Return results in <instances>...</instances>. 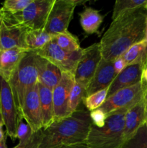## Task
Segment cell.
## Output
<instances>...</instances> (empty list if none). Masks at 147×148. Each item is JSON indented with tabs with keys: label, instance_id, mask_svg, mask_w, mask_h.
I'll return each instance as SVG.
<instances>
[{
	"label": "cell",
	"instance_id": "1",
	"mask_svg": "<svg viewBox=\"0 0 147 148\" xmlns=\"http://www.w3.org/2000/svg\"><path fill=\"white\" fill-rule=\"evenodd\" d=\"M146 16V10L142 8L126 12L112 20L99 42L102 58L113 62L144 40Z\"/></svg>",
	"mask_w": 147,
	"mask_h": 148
},
{
	"label": "cell",
	"instance_id": "2",
	"mask_svg": "<svg viewBox=\"0 0 147 148\" xmlns=\"http://www.w3.org/2000/svg\"><path fill=\"white\" fill-rule=\"evenodd\" d=\"M92 125L89 111L77 110L43 130L39 148H55L86 143Z\"/></svg>",
	"mask_w": 147,
	"mask_h": 148
},
{
	"label": "cell",
	"instance_id": "3",
	"mask_svg": "<svg viewBox=\"0 0 147 148\" xmlns=\"http://www.w3.org/2000/svg\"><path fill=\"white\" fill-rule=\"evenodd\" d=\"M128 110L122 109L110 114L101 128L92 124L86 144L89 148H122L125 116Z\"/></svg>",
	"mask_w": 147,
	"mask_h": 148
},
{
	"label": "cell",
	"instance_id": "4",
	"mask_svg": "<svg viewBox=\"0 0 147 148\" xmlns=\"http://www.w3.org/2000/svg\"><path fill=\"white\" fill-rule=\"evenodd\" d=\"M35 57V52L28 51L8 82L20 115L26 94L38 83Z\"/></svg>",
	"mask_w": 147,
	"mask_h": 148
},
{
	"label": "cell",
	"instance_id": "5",
	"mask_svg": "<svg viewBox=\"0 0 147 148\" xmlns=\"http://www.w3.org/2000/svg\"><path fill=\"white\" fill-rule=\"evenodd\" d=\"M147 85L143 81L123 88L107 98L105 103L99 108L108 117L110 114L120 110L131 109L145 97Z\"/></svg>",
	"mask_w": 147,
	"mask_h": 148
},
{
	"label": "cell",
	"instance_id": "6",
	"mask_svg": "<svg viewBox=\"0 0 147 148\" xmlns=\"http://www.w3.org/2000/svg\"><path fill=\"white\" fill-rule=\"evenodd\" d=\"M0 114L6 128V134L12 140L17 139V132L22 117L16 106L8 82L0 76Z\"/></svg>",
	"mask_w": 147,
	"mask_h": 148
},
{
	"label": "cell",
	"instance_id": "7",
	"mask_svg": "<svg viewBox=\"0 0 147 148\" xmlns=\"http://www.w3.org/2000/svg\"><path fill=\"white\" fill-rule=\"evenodd\" d=\"M55 0H33L20 12L13 14L14 18L28 30L44 29Z\"/></svg>",
	"mask_w": 147,
	"mask_h": 148
},
{
	"label": "cell",
	"instance_id": "8",
	"mask_svg": "<svg viewBox=\"0 0 147 148\" xmlns=\"http://www.w3.org/2000/svg\"><path fill=\"white\" fill-rule=\"evenodd\" d=\"M82 51L83 49L78 51L68 52L61 49L52 39L44 47L34 52L56 65L62 72L74 75Z\"/></svg>",
	"mask_w": 147,
	"mask_h": 148
},
{
	"label": "cell",
	"instance_id": "9",
	"mask_svg": "<svg viewBox=\"0 0 147 148\" xmlns=\"http://www.w3.org/2000/svg\"><path fill=\"white\" fill-rule=\"evenodd\" d=\"M27 30L28 29L19 23L12 14L3 10L2 19L0 25L1 50L13 48H22L27 50L25 44Z\"/></svg>",
	"mask_w": 147,
	"mask_h": 148
},
{
	"label": "cell",
	"instance_id": "10",
	"mask_svg": "<svg viewBox=\"0 0 147 148\" xmlns=\"http://www.w3.org/2000/svg\"><path fill=\"white\" fill-rule=\"evenodd\" d=\"M76 7L74 0H55L44 30L53 36L68 30Z\"/></svg>",
	"mask_w": 147,
	"mask_h": 148
},
{
	"label": "cell",
	"instance_id": "11",
	"mask_svg": "<svg viewBox=\"0 0 147 148\" xmlns=\"http://www.w3.org/2000/svg\"><path fill=\"white\" fill-rule=\"evenodd\" d=\"M102 59L99 43H93L83 49L82 54L75 70V82L86 88L93 77L99 62Z\"/></svg>",
	"mask_w": 147,
	"mask_h": 148
},
{
	"label": "cell",
	"instance_id": "12",
	"mask_svg": "<svg viewBox=\"0 0 147 148\" xmlns=\"http://www.w3.org/2000/svg\"><path fill=\"white\" fill-rule=\"evenodd\" d=\"M74 82V75L63 72L60 82L53 89L55 121L64 119L70 115L69 112V100Z\"/></svg>",
	"mask_w": 147,
	"mask_h": 148
},
{
	"label": "cell",
	"instance_id": "13",
	"mask_svg": "<svg viewBox=\"0 0 147 148\" xmlns=\"http://www.w3.org/2000/svg\"><path fill=\"white\" fill-rule=\"evenodd\" d=\"M21 115L22 119L28 124L33 133L43 129L37 84L29 90L26 94L22 108Z\"/></svg>",
	"mask_w": 147,
	"mask_h": 148
},
{
	"label": "cell",
	"instance_id": "14",
	"mask_svg": "<svg viewBox=\"0 0 147 148\" xmlns=\"http://www.w3.org/2000/svg\"><path fill=\"white\" fill-rule=\"evenodd\" d=\"M146 65V62L141 61L125 66V69L115 77L110 86L108 98L120 90L133 86L141 82L142 79L143 71Z\"/></svg>",
	"mask_w": 147,
	"mask_h": 148
},
{
	"label": "cell",
	"instance_id": "15",
	"mask_svg": "<svg viewBox=\"0 0 147 148\" xmlns=\"http://www.w3.org/2000/svg\"><path fill=\"white\" fill-rule=\"evenodd\" d=\"M116 76L114 69V61H108L102 58L93 77L85 90V97L110 88Z\"/></svg>",
	"mask_w": 147,
	"mask_h": 148
},
{
	"label": "cell",
	"instance_id": "16",
	"mask_svg": "<svg viewBox=\"0 0 147 148\" xmlns=\"http://www.w3.org/2000/svg\"><path fill=\"white\" fill-rule=\"evenodd\" d=\"M147 121V103L146 95L138 103L128 110L125 116L124 143Z\"/></svg>",
	"mask_w": 147,
	"mask_h": 148
},
{
	"label": "cell",
	"instance_id": "17",
	"mask_svg": "<svg viewBox=\"0 0 147 148\" xmlns=\"http://www.w3.org/2000/svg\"><path fill=\"white\" fill-rule=\"evenodd\" d=\"M35 53L38 82L53 90L60 82L63 72L48 59Z\"/></svg>",
	"mask_w": 147,
	"mask_h": 148
},
{
	"label": "cell",
	"instance_id": "18",
	"mask_svg": "<svg viewBox=\"0 0 147 148\" xmlns=\"http://www.w3.org/2000/svg\"><path fill=\"white\" fill-rule=\"evenodd\" d=\"M28 50L22 48L1 50L0 51V76L7 82L18 67L20 62Z\"/></svg>",
	"mask_w": 147,
	"mask_h": 148
},
{
	"label": "cell",
	"instance_id": "19",
	"mask_svg": "<svg viewBox=\"0 0 147 148\" xmlns=\"http://www.w3.org/2000/svg\"><path fill=\"white\" fill-rule=\"evenodd\" d=\"M37 88L43 119V130H45L55 121L53 90L40 82L37 83Z\"/></svg>",
	"mask_w": 147,
	"mask_h": 148
},
{
	"label": "cell",
	"instance_id": "20",
	"mask_svg": "<svg viewBox=\"0 0 147 148\" xmlns=\"http://www.w3.org/2000/svg\"><path fill=\"white\" fill-rule=\"evenodd\" d=\"M80 17V25L86 34H94L98 32L104 17L99 12L90 7H85L79 14Z\"/></svg>",
	"mask_w": 147,
	"mask_h": 148
},
{
	"label": "cell",
	"instance_id": "21",
	"mask_svg": "<svg viewBox=\"0 0 147 148\" xmlns=\"http://www.w3.org/2000/svg\"><path fill=\"white\" fill-rule=\"evenodd\" d=\"M53 38V36L48 33L44 29L28 30L25 37L26 47L28 51H36L44 47Z\"/></svg>",
	"mask_w": 147,
	"mask_h": 148
},
{
	"label": "cell",
	"instance_id": "22",
	"mask_svg": "<svg viewBox=\"0 0 147 148\" xmlns=\"http://www.w3.org/2000/svg\"><path fill=\"white\" fill-rule=\"evenodd\" d=\"M121 57L126 66L141 61L147 62V43L146 40H143L131 46Z\"/></svg>",
	"mask_w": 147,
	"mask_h": 148
},
{
	"label": "cell",
	"instance_id": "23",
	"mask_svg": "<svg viewBox=\"0 0 147 148\" xmlns=\"http://www.w3.org/2000/svg\"><path fill=\"white\" fill-rule=\"evenodd\" d=\"M146 7L147 0H116L112 11V20L126 12L142 8L146 10Z\"/></svg>",
	"mask_w": 147,
	"mask_h": 148
},
{
	"label": "cell",
	"instance_id": "24",
	"mask_svg": "<svg viewBox=\"0 0 147 148\" xmlns=\"http://www.w3.org/2000/svg\"><path fill=\"white\" fill-rule=\"evenodd\" d=\"M53 39L61 49L68 52L78 51L82 49L77 38L69 30L55 35Z\"/></svg>",
	"mask_w": 147,
	"mask_h": 148
},
{
	"label": "cell",
	"instance_id": "25",
	"mask_svg": "<svg viewBox=\"0 0 147 148\" xmlns=\"http://www.w3.org/2000/svg\"><path fill=\"white\" fill-rule=\"evenodd\" d=\"M122 148H147V121L125 142Z\"/></svg>",
	"mask_w": 147,
	"mask_h": 148
},
{
	"label": "cell",
	"instance_id": "26",
	"mask_svg": "<svg viewBox=\"0 0 147 148\" xmlns=\"http://www.w3.org/2000/svg\"><path fill=\"white\" fill-rule=\"evenodd\" d=\"M108 90L109 88L101 90L84 98L82 102L89 112L98 109L105 103L108 98Z\"/></svg>",
	"mask_w": 147,
	"mask_h": 148
},
{
	"label": "cell",
	"instance_id": "27",
	"mask_svg": "<svg viewBox=\"0 0 147 148\" xmlns=\"http://www.w3.org/2000/svg\"><path fill=\"white\" fill-rule=\"evenodd\" d=\"M86 88L78 82H74L71 90L69 100V112L71 114L78 110V107L85 98Z\"/></svg>",
	"mask_w": 147,
	"mask_h": 148
},
{
	"label": "cell",
	"instance_id": "28",
	"mask_svg": "<svg viewBox=\"0 0 147 148\" xmlns=\"http://www.w3.org/2000/svg\"><path fill=\"white\" fill-rule=\"evenodd\" d=\"M33 0H7L2 3V10L13 14L24 10Z\"/></svg>",
	"mask_w": 147,
	"mask_h": 148
},
{
	"label": "cell",
	"instance_id": "29",
	"mask_svg": "<svg viewBox=\"0 0 147 148\" xmlns=\"http://www.w3.org/2000/svg\"><path fill=\"white\" fill-rule=\"evenodd\" d=\"M34 133L28 124H24L22 121L19 124L17 132V139L19 140V144H24L30 140Z\"/></svg>",
	"mask_w": 147,
	"mask_h": 148
},
{
	"label": "cell",
	"instance_id": "30",
	"mask_svg": "<svg viewBox=\"0 0 147 148\" xmlns=\"http://www.w3.org/2000/svg\"><path fill=\"white\" fill-rule=\"evenodd\" d=\"M43 137V130L33 134L30 140L24 144H19L13 148H39Z\"/></svg>",
	"mask_w": 147,
	"mask_h": 148
},
{
	"label": "cell",
	"instance_id": "31",
	"mask_svg": "<svg viewBox=\"0 0 147 148\" xmlns=\"http://www.w3.org/2000/svg\"><path fill=\"white\" fill-rule=\"evenodd\" d=\"M89 115H90V119L92 120V124L95 125V127L101 128V127H102L105 124L107 116L104 114L103 111H102L99 108L90 111Z\"/></svg>",
	"mask_w": 147,
	"mask_h": 148
},
{
	"label": "cell",
	"instance_id": "32",
	"mask_svg": "<svg viewBox=\"0 0 147 148\" xmlns=\"http://www.w3.org/2000/svg\"><path fill=\"white\" fill-rule=\"evenodd\" d=\"M125 66H126V64H125V62L121 56H120L114 61V69H115V72L117 75L120 73L125 69Z\"/></svg>",
	"mask_w": 147,
	"mask_h": 148
},
{
	"label": "cell",
	"instance_id": "33",
	"mask_svg": "<svg viewBox=\"0 0 147 148\" xmlns=\"http://www.w3.org/2000/svg\"><path fill=\"white\" fill-rule=\"evenodd\" d=\"M55 148H89L86 143H82V144H76V145H63L59 146V147Z\"/></svg>",
	"mask_w": 147,
	"mask_h": 148
},
{
	"label": "cell",
	"instance_id": "34",
	"mask_svg": "<svg viewBox=\"0 0 147 148\" xmlns=\"http://www.w3.org/2000/svg\"><path fill=\"white\" fill-rule=\"evenodd\" d=\"M141 81H143V82L147 85V65L145 66L144 71H143L142 79H141ZM146 95H147V90H146Z\"/></svg>",
	"mask_w": 147,
	"mask_h": 148
},
{
	"label": "cell",
	"instance_id": "35",
	"mask_svg": "<svg viewBox=\"0 0 147 148\" xmlns=\"http://www.w3.org/2000/svg\"><path fill=\"white\" fill-rule=\"evenodd\" d=\"M7 135V134H6ZM6 135L4 134V132L3 130V126H1L0 127V143L4 140V137H6Z\"/></svg>",
	"mask_w": 147,
	"mask_h": 148
},
{
	"label": "cell",
	"instance_id": "36",
	"mask_svg": "<svg viewBox=\"0 0 147 148\" xmlns=\"http://www.w3.org/2000/svg\"><path fill=\"white\" fill-rule=\"evenodd\" d=\"M7 135H6V137L4 138V140L0 143V148H7V144H6V139H7Z\"/></svg>",
	"mask_w": 147,
	"mask_h": 148
},
{
	"label": "cell",
	"instance_id": "37",
	"mask_svg": "<svg viewBox=\"0 0 147 148\" xmlns=\"http://www.w3.org/2000/svg\"><path fill=\"white\" fill-rule=\"evenodd\" d=\"M144 40H146L147 43V16L146 17V24H145V37H144Z\"/></svg>",
	"mask_w": 147,
	"mask_h": 148
},
{
	"label": "cell",
	"instance_id": "38",
	"mask_svg": "<svg viewBox=\"0 0 147 148\" xmlns=\"http://www.w3.org/2000/svg\"><path fill=\"white\" fill-rule=\"evenodd\" d=\"M2 15H3V10L1 9H0V25H1V19H2Z\"/></svg>",
	"mask_w": 147,
	"mask_h": 148
},
{
	"label": "cell",
	"instance_id": "39",
	"mask_svg": "<svg viewBox=\"0 0 147 148\" xmlns=\"http://www.w3.org/2000/svg\"><path fill=\"white\" fill-rule=\"evenodd\" d=\"M1 126H4V124H3L2 119H1V114H0V127H1Z\"/></svg>",
	"mask_w": 147,
	"mask_h": 148
},
{
	"label": "cell",
	"instance_id": "40",
	"mask_svg": "<svg viewBox=\"0 0 147 148\" xmlns=\"http://www.w3.org/2000/svg\"><path fill=\"white\" fill-rule=\"evenodd\" d=\"M146 103H147V95H146Z\"/></svg>",
	"mask_w": 147,
	"mask_h": 148
},
{
	"label": "cell",
	"instance_id": "41",
	"mask_svg": "<svg viewBox=\"0 0 147 148\" xmlns=\"http://www.w3.org/2000/svg\"><path fill=\"white\" fill-rule=\"evenodd\" d=\"M0 51H1V46H0Z\"/></svg>",
	"mask_w": 147,
	"mask_h": 148
}]
</instances>
